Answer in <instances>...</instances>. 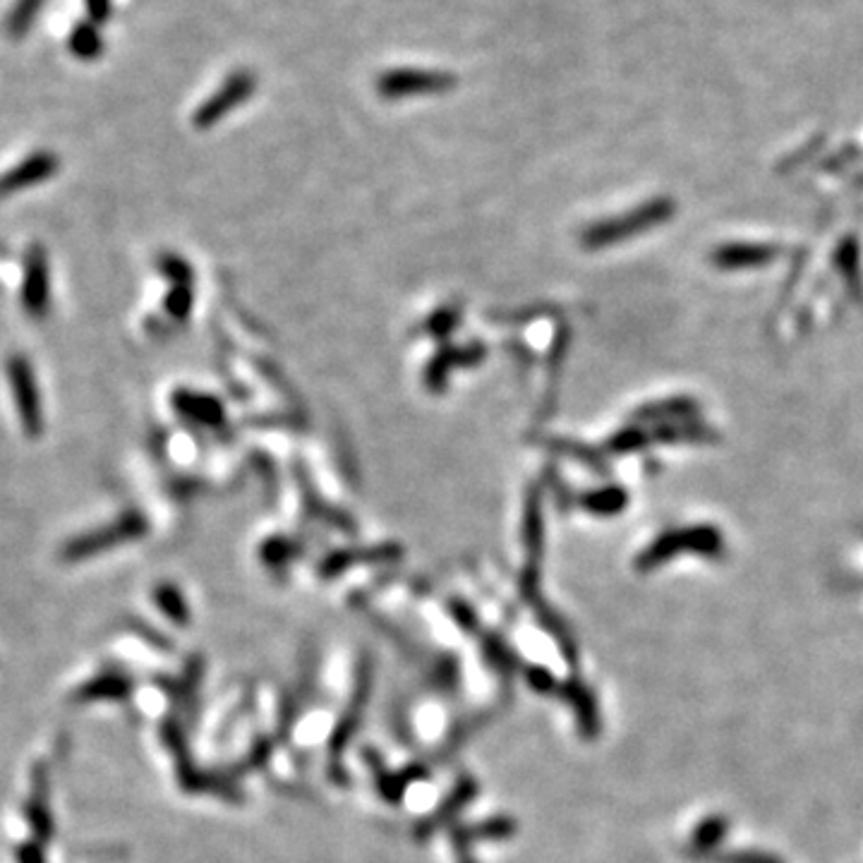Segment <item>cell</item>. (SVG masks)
Instances as JSON below:
<instances>
[{
    "label": "cell",
    "mask_w": 863,
    "mask_h": 863,
    "mask_svg": "<svg viewBox=\"0 0 863 863\" xmlns=\"http://www.w3.org/2000/svg\"><path fill=\"white\" fill-rule=\"evenodd\" d=\"M775 247H760V245H732V247H722L720 252L715 255V262L720 264V267H732V269H741V267H756V264H765L770 262V259H775Z\"/></svg>",
    "instance_id": "8992f818"
},
{
    "label": "cell",
    "mask_w": 863,
    "mask_h": 863,
    "mask_svg": "<svg viewBox=\"0 0 863 863\" xmlns=\"http://www.w3.org/2000/svg\"><path fill=\"white\" fill-rule=\"evenodd\" d=\"M245 94V84L243 82H231L228 87H223L219 94L211 96V99L197 111L195 116V125L199 128H207V125H214L216 120H219L223 113L228 111V108H233L240 101V96Z\"/></svg>",
    "instance_id": "52a82bcc"
},
{
    "label": "cell",
    "mask_w": 863,
    "mask_h": 863,
    "mask_svg": "<svg viewBox=\"0 0 863 863\" xmlns=\"http://www.w3.org/2000/svg\"><path fill=\"white\" fill-rule=\"evenodd\" d=\"M192 307V291L187 288V283H173V291L166 298V310L171 312L175 319H183L190 315Z\"/></svg>",
    "instance_id": "5bb4252c"
},
{
    "label": "cell",
    "mask_w": 863,
    "mask_h": 863,
    "mask_svg": "<svg viewBox=\"0 0 863 863\" xmlns=\"http://www.w3.org/2000/svg\"><path fill=\"white\" fill-rule=\"evenodd\" d=\"M724 835H727V820L720 816L705 818L696 828V832H693V844H696V849L708 852V849L722 842Z\"/></svg>",
    "instance_id": "4fadbf2b"
},
{
    "label": "cell",
    "mask_w": 863,
    "mask_h": 863,
    "mask_svg": "<svg viewBox=\"0 0 863 863\" xmlns=\"http://www.w3.org/2000/svg\"><path fill=\"white\" fill-rule=\"evenodd\" d=\"M717 861H720V863H782L780 859H775V856L760 854V852L727 854V856H720V859H717Z\"/></svg>",
    "instance_id": "d6986e66"
},
{
    "label": "cell",
    "mask_w": 863,
    "mask_h": 863,
    "mask_svg": "<svg viewBox=\"0 0 863 863\" xmlns=\"http://www.w3.org/2000/svg\"><path fill=\"white\" fill-rule=\"evenodd\" d=\"M149 525L140 511H128V514L118 516L116 521L101 525V528H92L87 533L70 537L63 547H60V559L70 561H84L92 559L96 554L108 552V549L125 545V542L142 540L147 535Z\"/></svg>",
    "instance_id": "6da1fadb"
},
{
    "label": "cell",
    "mask_w": 863,
    "mask_h": 863,
    "mask_svg": "<svg viewBox=\"0 0 863 863\" xmlns=\"http://www.w3.org/2000/svg\"><path fill=\"white\" fill-rule=\"evenodd\" d=\"M130 696V681L123 674H101L82 686L80 700H120Z\"/></svg>",
    "instance_id": "9c48e42d"
},
{
    "label": "cell",
    "mask_w": 863,
    "mask_h": 863,
    "mask_svg": "<svg viewBox=\"0 0 863 863\" xmlns=\"http://www.w3.org/2000/svg\"><path fill=\"white\" fill-rule=\"evenodd\" d=\"M27 818H29V823H32L36 835H39V840H46V837L53 832V820H51V816H48L44 801H29Z\"/></svg>",
    "instance_id": "9a60e30c"
},
{
    "label": "cell",
    "mask_w": 863,
    "mask_h": 863,
    "mask_svg": "<svg viewBox=\"0 0 863 863\" xmlns=\"http://www.w3.org/2000/svg\"><path fill=\"white\" fill-rule=\"evenodd\" d=\"M5 372H8V382L12 398H15L17 415H20V425L29 439H39L44 434L46 418H44V403H41V389L36 384L32 362L24 358L22 353L10 355L5 362Z\"/></svg>",
    "instance_id": "7a4b0ae2"
},
{
    "label": "cell",
    "mask_w": 863,
    "mask_h": 863,
    "mask_svg": "<svg viewBox=\"0 0 863 863\" xmlns=\"http://www.w3.org/2000/svg\"><path fill=\"white\" fill-rule=\"evenodd\" d=\"M17 861L20 863H46L44 852H41V847L36 842L22 844V847L17 849Z\"/></svg>",
    "instance_id": "ffe728a7"
},
{
    "label": "cell",
    "mask_w": 863,
    "mask_h": 863,
    "mask_svg": "<svg viewBox=\"0 0 863 863\" xmlns=\"http://www.w3.org/2000/svg\"><path fill=\"white\" fill-rule=\"evenodd\" d=\"M161 271H164L168 279H173V283L190 281V269H187V264L183 262V259H178L173 255L161 257Z\"/></svg>",
    "instance_id": "e0dca14e"
},
{
    "label": "cell",
    "mask_w": 863,
    "mask_h": 863,
    "mask_svg": "<svg viewBox=\"0 0 863 863\" xmlns=\"http://www.w3.org/2000/svg\"><path fill=\"white\" fill-rule=\"evenodd\" d=\"M41 8H44V0H15V5L8 12V20H5L8 34L15 36V39H22L34 27Z\"/></svg>",
    "instance_id": "30bf717a"
},
{
    "label": "cell",
    "mask_w": 863,
    "mask_h": 863,
    "mask_svg": "<svg viewBox=\"0 0 863 863\" xmlns=\"http://www.w3.org/2000/svg\"><path fill=\"white\" fill-rule=\"evenodd\" d=\"M113 3L111 0H84V12H87V22H92L99 27L111 17Z\"/></svg>",
    "instance_id": "ac0fdd59"
},
{
    "label": "cell",
    "mask_w": 863,
    "mask_h": 863,
    "mask_svg": "<svg viewBox=\"0 0 863 863\" xmlns=\"http://www.w3.org/2000/svg\"><path fill=\"white\" fill-rule=\"evenodd\" d=\"M22 307L32 319H46L51 312V271L46 247L34 243L24 255Z\"/></svg>",
    "instance_id": "3957f363"
},
{
    "label": "cell",
    "mask_w": 863,
    "mask_h": 863,
    "mask_svg": "<svg viewBox=\"0 0 863 863\" xmlns=\"http://www.w3.org/2000/svg\"><path fill=\"white\" fill-rule=\"evenodd\" d=\"M624 504H626L624 492L605 490V492L595 494L593 502H590V509L600 511V514H614V511H619Z\"/></svg>",
    "instance_id": "2e32d148"
},
{
    "label": "cell",
    "mask_w": 863,
    "mask_h": 863,
    "mask_svg": "<svg viewBox=\"0 0 863 863\" xmlns=\"http://www.w3.org/2000/svg\"><path fill=\"white\" fill-rule=\"evenodd\" d=\"M667 216H669V204L667 202L648 204V207L633 211V214L624 216V219L607 221V223H600V226L590 228L588 235H585V243H588V245L614 243V240L629 238L631 233H638V231H641V228L655 226V223L665 221Z\"/></svg>",
    "instance_id": "5b68a950"
},
{
    "label": "cell",
    "mask_w": 863,
    "mask_h": 863,
    "mask_svg": "<svg viewBox=\"0 0 863 863\" xmlns=\"http://www.w3.org/2000/svg\"><path fill=\"white\" fill-rule=\"evenodd\" d=\"M154 600H156V605H159L161 612H164L166 617L173 621V624L185 626L187 621H190V609H187L183 595H180V590L175 588V585L161 583L159 588L154 590Z\"/></svg>",
    "instance_id": "7c38bea8"
},
{
    "label": "cell",
    "mask_w": 863,
    "mask_h": 863,
    "mask_svg": "<svg viewBox=\"0 0 863 863\" xmlns=\"http://www.w3.org/2000/svg\"><path fill=\"white\" fill-rule=\"evenodd\" d=\"M173 406L183 415H187V418H195L202 422H209V420L214 422L216 415H219L216 401H211L207 396L192 394V391H178V394L173 396Z\"/></svg>",
    "instance_id": "8fae6325"
},
{
    "label": "cell",
    "mask_w": 863,
    "mask_h": 863,
    "mask_svg": "<svg viewBox=\"0 0 863 863\" xmlns=\"http://www.w3.org/2000/svg\"><path fill=\"white\" fill-rule=\"evenodd\" d=\"M58 171L60 159L56 154L48 152V149L32 152L27 159H22L20 164H15L0 175V197L17 195V192L27 190V187L46 183V180H51Z\"/></svg>",
    "instance_id": "277c9868"
},
{
    "label": "cell",
    "mask_w": 863,
    "mask_h": 863,
    "mask_svg": "<svg viewBox=\"0 0 863 863\" xmlns=\"http://www.w3.org/2000/svg\"><path fill=\"white\" fill-rule=\"evenodd\" d=\"M68 48L75 58L80 60H96L104 53V39H101L99 27L92 22L75 24L70 29L68 36Z\"/></svg>",
    "instance_id": "ba28073f"
}]
</instances>
